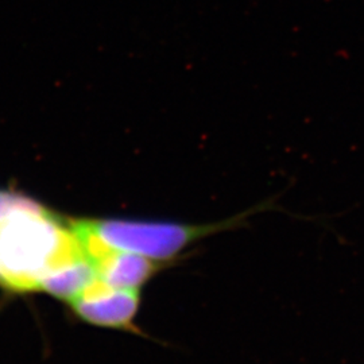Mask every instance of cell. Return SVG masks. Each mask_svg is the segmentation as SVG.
Segmentation results:
<instances>
[{"instance_id": "7a4b0ae2", "label": "cell", "mask_w": 364, "mask_h": 364, "mask_svg": "<svg viewBox=\"0 0 364 364\" xmlns=\"http://www.w3.org/2000/svg\"><path fill=\"white\" fill-rule=\"evenodd\" d=\"M72 224L82 247H103L142 255L156 263L176 259L197 240L234 225L219 223L192 225L174 221L132 219H73Z\"/></svg>"}, {"instance_id": "277c9868", "label": "cell", "mask_w": 364, "mask_h": 364, "mask_svg": "<svg viewBox=\"0 0 364 364\" xmlns=\"http://www.w3.org/2000/svg\"><path fill=\"white\" fill-rule=\"evenodd\" d=\"M82 250L91 260L96 281L107 287L139 291L159 270V263L138 254L103 247Z\"/></svg>"}, {"instance_id": "6da1fadb", "label": "cell", "mask_w": 364, "mask_h": 364, "mask_svg": "<svg viewBox=\"0 0 364 364\" xmlns=\"http://www.w3.org/2000/svg\"><path fill=\"white\" fill-rule=\"evenodd\" d=\"M72 218L14 189H0V287L69 304L95 282Z\"/></svg>"}, {"instance_id": "3957f363", "label": "cell", "mask_w": 364, "mask_h": 364, "mask_svg": "<svg viewBox=\"0 0 364 364\" xmlns=\"http://www.w3.org/2000/svg\"><path fill=\"white\" fill-rule=\"evenodd\" d=\"M68 305L78 318L92 326L134 331L141 297L138 290L115 289L95 281Z\"/></svg>"}]
</instances>
